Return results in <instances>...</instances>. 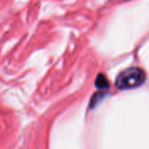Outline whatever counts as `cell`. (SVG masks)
<instances>
[{
    "instance_id": "cell-2",
    "label": "cell",
    "mask_w": 149,
    "mask_h": 149,
    "mask_svg": "<svg viewBox=\"0 0 149 149\" xmlns=\"http://www.w3.org/2000/svg\"><path fill=\"white\" fill-rule=\"evenodd\" d=\"M95 84H96L97 88L99 90H105V89L109 88V82H108L107 78L105 77V76L103 74H99L97 76Z\"/></svg>"
},
{
    "instance_id": "cell-1",
    "label": "cell",
    "mask_w": 149,
    "mask_h": 149,
    "mask_svg": "<svg viewBox=\"0 0 149 149\" xmlns=\"http://www.w3.org/2000/svg\"><path fill=\"white\" fill-rule=\"evenodd\" d=\"M146 74L139 68H130L122 71L116 79V87L119 90L137 88L144 84Z\"/></svg>"
}]
</instances>
